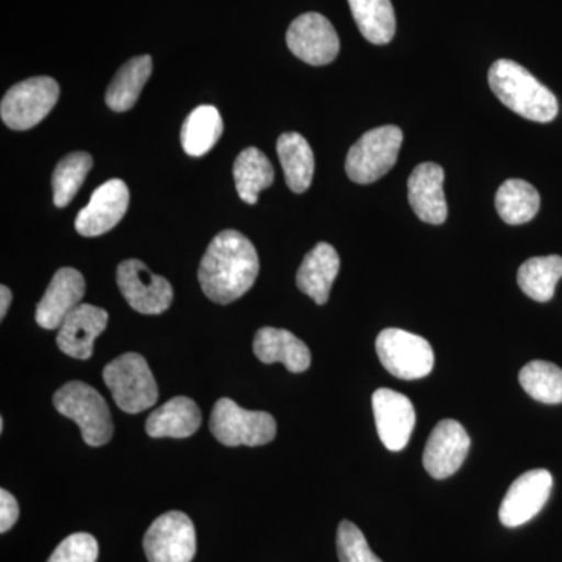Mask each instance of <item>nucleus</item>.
<instances>
[{"mask_svg":"<svg viewBox=\"0 0 562 562\" xmlns=\"http://www.w3.org/2000/svg\"><path fill=\"white\" fill-rule=\"evenodd\" d=\"M561 279L562 258L558 255L530 258L517 272L520 290L532 301L541 303L552 301L558 281Z\"/></svg>","mask_w":562,"mask_h":562,"instance_id":"28","label":"nucleus"},{"mask_svg":"<svg viewBox=\"0 0 562 562\" xmlns=\"http://www.w3.org/2000/svg\"><path fill=\"white\" fill-rule=\"evenodd\" d=\"M520 386L535 401L562 403V369L549 361H531L519 373Z\"/></svg>","mask_w":562,"mask_h":562,"instance_id":"30","label":"nucleus"},{"mask_svg":"<svg viewBox=\"0 0 562 562\" xmlns=\"http://www.w3.org/2000/svg\"><path fill=\"white\" fill-rule=\"evenodd\" d=\"M286 44L295 57L313 66L330 65L341 47L331 22L319 13H305L292 21Z\"/></svg>","mask_w":562,"mask_h":562,"instance_id":"11","label":"nucleus"},{"mask_svg":"<svg viewBox=\"0 0 562 562\" xmlns=\"http://www.w3.org/2000/svg\"><path fill=\"white\" fill-rule=\"evenodd\" d=\"M0 431H3V419H0Z\"/></svg>","mask_w":562,"mask_h":562,"instance_id":"35","label":"nucleus"},{"mask_svg":"<svg viewBox=\"0 0 562 562\" xmlns=\"http://www.w3.org/2000/svg\"><path fill=\"white\" fill-rule=\"evenodd\" d=\"M403 133L395 125H383L361 136L347 154L346 172L360 184L382 179L397 162Z\"/></svg>","mask_w":562,"mask_h":562,"instance_id":"5","label":"nucleus"},{"mask_svg":"<svg viewBox=\"0 0 562 562\" xmlns=\"http://www.w3.org/2000/svg\"><path fill=\"white\" fill-rule=\"evenodd\" d=\"M277 151L290 190L297 194L308 190L314 176V154L308 140L299 133H283L277 140Z\"/></svg>","mask_w":562,"mask_h":562,"instance_id":"22","label":"nucleus"},{"mask_svg":"<svg viewBox=\"0 0 562 562\" xmlns=\"http://www.w3.org/2000/svg\"><path fill=\"white\" fill-rule=\"evenodd\" d=\"M116 280L121 294L135 312L161 314L171 306V283L165 277L151 273L143 261H122L117 268Z\"/></svg>","mask_w":562,"mask_h":562,"instance_id":"10","label":"nucleus"},{"mask_svg":"<svg viewBox=\"0 0 562 562\" xmlns=\"http://www.w3.org/2000/svg\"><path fill=\"white\" fill-rule=\"evenodd\" d=\"M60 87L52 77H32L11 87L0 103V116L13 131L38 125L57 105Z\"/></svg>","mask_w":562,"mask_h":562,"instance_id":"7","label":"nucleus"},{"mask_svg":"<svg viewBox=\"0 0 562 562\" xmlns=\"http://www.w3.org/2000/svg\"><path fill=\"white\" fill-rule=\"evenodd\" d=\"M351 14L366 40L372 44L391 43L395 35V13L391 0H349Z\"/></svg>","mask_w":562,"mask_h":562,"instance_id":"27","label":"nucleus"},{"mask_svg":"<svg viewBox=\"0 0 562 562\" xmlns=\"http://www.w3.org/2000/svg\"><path fill=\"white\" fill-rule=\"evenodd\" d=\"M85 288L83 276L77 269L61 268L55 272L49 288L36 305V324L46 330L60 328L68 314L80 305Z\"/></svg>","mask_w":562,"mask_h":562,"instance_id":"16","label":"nucleus"},{"mask_svg":"<svg viewBox=\"0 0 562 562\" xmlns=\"http://www.w3.org/2000/svg\"><path fill=\"white\" fill-rule=\"evenodd\" d=\"M92 157L87 151H72L66 155L52 177L54 188V203L57 209H65L76 198L81 184L92 168Z\"/></svg>","mask_w":562,"mask_h":562,"instance_id":"29","label":"nucleus"},{"mask_svg":"<svg viewBox=\"0 0 562 562\" xmlns=\"http://www.w3.org/2000/svg\"><path fill=\"white\" fill-rule=\"evenodd\" d=\"M471 450V438L460 422L446 419L436 425L424 452V468L432 479L443 480L460 471Z\"/></svg>","mask_w":562,"mask_h":562,"instance_id":"14","label":"nucleus"},{"mask_svg":"<svg viewBox=\"0 0 562 562\" xmlns=\"http://www.w3.org/2000/svg\"><path fill=\"white\" fill-rule=\"evenodd\" d=\"M552 487L553 479L549 471L536 469V471L525 472L512 484L503 498L501 512H498L501 522L508 528L530 522L532 517L538 516L546 506Z\"/></svg>","mask_w":562,"mask_h":562,"instance_id":"13","label":"nucleus"},{"mask_svg":"<svg viewBox=\"0 0 562 562\" xmlns=\"http://www.w3.org/2000/svg\"><path fill=\"white\" fill-rule=\"evenodd\" d=\"M539 206L541 198L538 190L525 180H506L495 195L498 216L509 225H522L535 220Z\"/></svg>","mask_w":562,"mask_h":562,"instance_id":"26","label":"nucleus"},{"mask_svg":"<svg viewBox=\"0 0 562 562\" xmlns=\"http://www.w3.org/2000/svg\"><path fill=\"white\" fill-rule=\"evenodd\" d=\"M54 406L61 416L76 422L81 431V438L91 447L105 446L114 432L105 398L83 382H69L54 395Z\"/></svg>","mask_w":562,"mask_h":562,"instance_id":"3","label":"nucleus"},{"mask_svg":"<svg viewBox=\"0 0 562 562\" xmlns=\"http://www.w3.org/2000/svg\"><path fill=\"white\" fill-rule=\"evenodd\" d=\"M131 202L127 184L120 179L105 181L94 192L91 201L77 214L76 231L81 236L94 238L116 227L125 216Z\"/></svg>","mask_w":562,"mask_h":562,"instance_id":"15","label":"nucleus"},{"mask_svg":"<svg viewBox=\"0 0 562 562\" xmlns=\"http://www.w3.org/2000/svg\"><path fill=\"white\" fill-rule=\"evenodd\" d=\"M143 547L149 562H191L198 550L194 524L184 513H165L144 535Z\"/></svg>","mask_w":562,"mask_h":562,"instance_id":"9","label":"nucleus"},{"mask_svg":"<svg viewBox=\"0 0 562 562\" xmlns=\"http://www.w3.org/2000/svg\"><path fill=\"white\" fill-rule=\"evenodd\" d=\"M11 291L7 286H0V319L5 317L7 312H9L11 305Z\"/></svg>","mask_w":562,"mask_h":562,"instance_id":"34","label":"nucleus"},{"mask_svg":"<svg viewBox=\"0 0 562 562\" xmlns=\"http://www.w3.org/2000/svg\"><path fill=\"white\" fill-rule=\"evenodd\" d=\"M214 438L227 447H258L273 441L277 422L271 414L249 412L232 398H220L210 417Z\"/></svg>","mask_w":562,"mask_h":562,"instance_id":"6","label":"nucleus"},{"mask_svg":"<svg viewBox=\"0 0 562 562\" xmlns=\"http://www.w3.org/2000/svg\"><path fill=\"white\" fill-rule=\"evenodd\" d=\"M222 131H224V124L216 106H198L191 111L181 127V146L191 157H203L216 146Z\"/></svg>","mask_w":562,"mask_h":562,"instance_id":"25","label":"nucleus"},{"mask_svg":"<svg viewBox=\"0 0 562 562\" xmlns=\"http://www.w3.org/2000/svg\"><path fill=\"white\" fill-rule=\"evenodd\" d=\"M202 412L188 397H173L147 417L146 431L150 438H190L201 428Z\"/></svg>","mask_w":562,"mask_h":562,"instance_id":"21","label":"nucleus"},{"mask_svg":"<svg viewBox=\"0 0 562 562\" xmlns=\"http://www.w3.org/2000/svg\"><path fill=\"white\" fill-rule=\"evenodd\" d=\"M383 368L401 380H419L435 369V351L427 339L401 328H386L375 342Z\"/></svg>","mask_w":562,"mask_h":562,"instance_id":"8","label":"nucleus"},{"mask_svg":"<svg viewBox=\"0 0 562 562\" xmlns=\"http://www.w3.org/2000/svg\"><path fill=\"white\" fill-rule=\"evenodd\" d=\"M151 68L154 63L149 55H140L125 63L106 90L105 102L109 109L117 113L133 109L138 102L144 85L149 80Z\"/></svg>","mask_w":562,"mask_h":562,"instance_id":"23","label":"nucleus"},{"mask_svg":"<svg viewBox=\"0 0 562 562\" xmlns=\"http://www.w3.org/2000/svg\"><path fill=\"white\" fill-rule=\"evenodd\" d=\"M99 557V543L88 532L70 535L54 550L47 562H95Z\"/></svg>","mask_w":562,"mask_h":562,"instance_id":"32","label":"nucleus"},{"mask_svg":"<svg viewBox=\"0 0 562 562\" xmlns=\"http://www.w3.org/2000/svg\"><path fill=\"white\" fill-rule=\"evenodd\" d=\"M103 382L122 412L138 414L158 401V386L146 358L124 353L103 369Z\"/></svg>","mask_w":562,"mask_h":562,"instance_id":"4","label":"nucleus"},{"mask_svg":"<svg viewBox=\"0 0 562 562\" xmlns=\"http://www.w3.org/2000/svg\"><path fill=\"white\" fill-rule=\"evenodd\" d=\"M233 177L241 201L255 205L260 192L273 183L276 173L269 158L257 147H249L236 158Z\"/></svg>","mask_w":562,"mask_h":562,"instance_id":"24","label":"nucleus"},{"mask_svg":"<svg viewBox=\"0 0 562 562\" xmlns=\"http://www.w3.org/2000/svg\"><path fill=\"white\" fill-rule=\"evenodd\" d=\"M260 260L249 238L236 231L214 236L199 266L203 294L220 305L243 297L257 281Z\"/></svg>","mask_w":562,"mask_h":562,"instance_id":"1","label":"nucleus"},{"mask_svg":"<svg viewBox=\"0 0 562 562\" xmlns=\"http://www.w3.org/2000/svg\"><path fill=\"white\" fill-rule=\"evenodd\" d=\"M443 177V169L436 162H422L409 176V205L416 216L427 224L441 225L449 216L442 188Z\"/></svg>","mask_w":562,"mask_h":562,"instance_id":"18","label":"nucleus"},{"mask_svg":"<svg viewBox=\"0 0 562 562\" xmlns=\"http://www.w3.org/2000/svg\"><path fill=\"white\" fill-rule=\"evenodd\" d=\"M20 519V505L9 491H0V532L10 531Z\"/></svg>","mask_w":562,"mask_h":562,"instance_id":"33","label":"nucleus"},{"mask_svg":"<svg viewBox=\"0 0 562 562\" xmlns=\"http://www.w3.org/2000/svg\"><path fill=\"white\" fill-rule=\"evenodd\" d=\"M336 547L341 562H383L372 552L360 528L349 520L339 524Z\"/></svg>","mask_w":562,"mask_h":562,"instance_id":"31","label":"nucleus"},{"mask_svg":"<svg viewBox=\"0 0 562 562\" xmlns=\"http://www.w3.org/2000/svg\"><path fill=\"white\" fill-rule=\"evenodd\" d=\"M492 92L514 113L535 122H552L560 105L557 95L519 63L498 60L487 74Z\"/></svg>","mask_w":562,"mask_h":562,"instance_id":"2","label":"nucleus"},{"mask_svg":"<svg viewBox=\"0 0 562 562\" xmlns=\"http://www.w3.org/2000/svg\"><path fill=\"white\" fill-rule=\"evenodd\" d=\"M338 251L327 243H319L303 258L297 271V286L303 294L312 297L317 305H325L330 297L333 283L338 277Z\"/></svg>","mask_w":562,"mask_h":562,"instance_id":"20","label":"nucleus"},{"mask_svg":"<svg viewBox=\"0 0 562 562\" xmlns=\"http://www.w3.org/2000/svg\"><path fill=\"white\" fill-rule=\"evenodd\" d=\"M109 324V313L90 303H80L58 328L57 346L76 360H90L94 341Z\"/></svg>","mask_w":562,"mask_h":562,"instance_id":"17","label":"nucleus"},{"mask_svg":"<svg viewBox=\"0 0 562 562\" xmlns=\"http://www.w3.org/2000/svg\"><path fill=\"white\" fill-rule=\"evenodd\" d=\"M372 408L380 441L391 452H401L408 446L416 427V409L412 401L401 392L382 387L373 392Z\"/></svg>","mask_w":562,"mask_h":562,"instance_id":"12","label":"nucleus"},{"mask_svg":"<svg viewBox=\"0 0 562 562\" xmlns=\"http://www.w3.org/2000/svg\"><path fill=\"white\" fill-rule=\"evenodd\" d=\"M254 353L265 364L281 362L292 373L308 371L312 366L308 346L283 328H260L255 335Z\"/></svg>","mask_w":562,"mask_h":562,"instance_id":"19","label":"nucleus"}]
</instances>
